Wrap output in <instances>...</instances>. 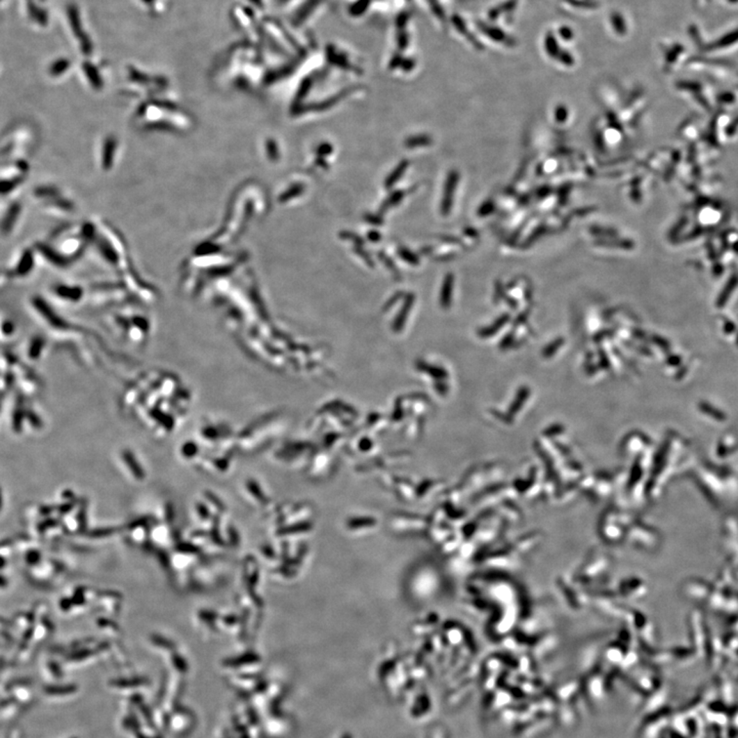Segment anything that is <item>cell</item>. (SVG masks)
I'll list each match as a JSON object with an SVG mask.
<instances>
[{"instance_id": "obj_1", "label": "cell", "mask_w": 738, "mask_h": 738, "mask_svg": "<svg viewBox=\"0 0 738 738\" xmlns=\"http://www.w3.org/2000/svg\"><path fill=\"white\" fill-rule=\"evenodd\" d=\"M21 204L19 203H13L10 206L3 220H2L1 225H0V230H1L2 234L8 235L12 232L13 228L16 225V221H18L19 214H21Z\"/></svg>"}, {"instance_id": "obj_2", "label": "cell", "mask_w": 738, "mask_h": 738, "mask_svg": "<svg viewBox=\"0 0 738 738\" xmlns=\"http://www.w3.org/2000/svg\"><path fill=\"white\" fill-rule=\"evenodd\" d=\"M32 266H33V253L28 249L23 253L21 260H19L18 273L19 274H26V273L29 272Z\"/></svg>"}, {"instance_id": "obj_3", "label": "cell", "mask_w": 738, "mask_h": 738, "mask_svg": "<svg viewBox=\"0 0 738 738\" xmlns=\"http://www.w3.org/2000/svg\"><path fill=\"white\" fill-rule=\"evenodd\" d=\"M21 178L13 180H0V194L4 195L12 192L16 187L21 184Z\"/></svg>"}, {"instance_id": "obj_4", "label": "cell", "mask_w": 738, "mask_h": 738, "mask_svg": "<svg viewBox=\"0 0 738 738\" xmlns=\"http://www.w3.org/2000/svg\"><path fill=\"white\" fill-rule=\"evenodd\" d=\"M34 195H36V197H38V198H56V196L58 195V191H56L55 188H53V187H38V188H36V191H34Z\"/></svg>"}]
</instances>
